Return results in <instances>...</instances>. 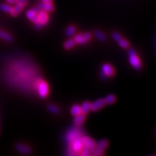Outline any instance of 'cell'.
<instances>
[{
    "mask_svg": "<svg viewBox=\"0 0 156 156\" xmlns=\"http://www.w3.org/2000/svg\"><path fill=\"white\" fill-rule=\"evenodd\" d=\"M26 16L29 20H30L34 23H38V18L37 17V14L34 12L32 9L29 10L26 12Z\"/></svg>",
    "mask_w": 156,
    "mask_h": 156,
    "instance_id": "obj_11",
    "label": "cell"
},
{
    "mask_svg": "<svg viewBox=\"0 0 156 156\" xmlns=\"http://www.w3.org/2000/svg\"><path fill=\"white\" fill-rule=\"evenodd\" d=\"M85 119H86L85 115L81 113L80 115L75 116L74 123L76 126H80L84 122Z\"/></svg>",
    "mask_w": 156,
    "mask_h": 156,
    "instance_id": "obj_13",
    "label": "cell"
},
{
    "mask_svg": "<svg viewBox=\"0 0 156 156\" xmlns=\"http://www.w3.org/2000/svg\"><path fill=\"white\" fill-rule=\"evenodd\" d=\"M38 8L40 10H42V11H44L46 12H50L53 10V6L51 3L42 2L38 5Z\"/></svg>",
    "mask_w": 156,
    "mask_h": 156,
    "instance_id": "obj_12",
    "label": "cell"
},
{
    "mask_svg": "<svg viewBox=\"0 0 156 156\" xmlns=\"http://www.w3.org/2000/svg\"><path fill=\"white\" fill-rule=\"evenodd\" d=\"M48 109L49 111L51 112V113H55V114L59 113L60 112L59 108L55 105H49L48 107Z\"/></svg>",
    "mask_w": 156,
    "mask_h": 156,
    "instance_id": "obj_22",
    "label": "cell"
},
{
    "mask_svg": "<svg viewBox=\"0 0 156 156\" xmlns=\"http://www.w3.org/2000/svg\"><path fill=\"white\" fill-rule=\"evenodd\" d=\"M17 0H6V2L9 4H15Z\"/></svg>",
    "mask_w": 156,
    "mask_h": 156,
    "instance_id": "obj_30",
    "label": "cell"
},
{
    "mask_svg": "<svg viewBox=\"0 0 156 156\" xmlns=\"http://www.w3.org/2000/svg\"><path fill=\"white\" fill-rule=\"evenodd\" d=\"M81 140L83 147L89 148V150H92L96 146V143L95 141L90 137H88V136H83V137H81Z\"/></svg>",
    "mask_w": 156,
    "mask_h": 156,
    "instance_id": "obj_6",
    "label": "cell"
},
{
    "mask_svg": "<svg viewBox=\"0 0 156 156\" xmlns=\"http://www.w3.org/2000/svg\"><path fill=\"white\" fill-rule=\"evenodd\" d=\"M92 38V35L89 33H84L77 34L74 37V41L76 44H84L87 42H89Z\"/></svg>",
    "mask_w": 156,
    "mask_h": 156,
    "instance_id": "obj_4",
    "label": "cell"
},
{
    "mask_svg": "<svg viewBox=\"0 0 156 156\" xmlns=\"http://www.w3.org/2000/svg\"><path fill=\"white\" fill-rule=\"evenodd\" d=\"M42 2L46 3H51L52 0H42Z\"/></svg>",
    "mask_w": 156,
    "mask_h": 156,
    "instance_id": "obj_31",
    "label": "cell"
},
{
    "mask_svg": "<svg viewBox=\"0 0 156 156\" xmlns=\"http://www.w3.org/2000/svg\"><path fill=\"white\" fill-rule=\"evenodd\" d=\"M70 113L73 116H74L80 115V113H81V106L78 105H74L71 107Z\"/></svg>",
    "mask_w": 156,
    "mask_h": 156,
    "instance_id": "obj_16",
    "label": "cell"
},
{
    "mask_svg": "<svg viewBox=\"0 0 156 156\" xmlns=\"http://www.w3.org/2000/svg\"><path fill=\"white\" fill-rule=\"evenodd\" d=\"M90 105H91V104L89 101H84L82 105L81 106V113L85 115L87 114L90 111Z\"/></svg>",
    "mask_w": 156,
    "mask_h": 156,
    "instance_id": "obj_14",
    "label": "cell"
},
{
    "mask_svg": "<svg viewBox=\"0 0 156 156\" xmlns=\"http://www.w3.org/2000/svg\"><path fill=\"white\" fill-rule=\"evenodd\" d=\"M0 9H1L3 12L11 13L12 10V7L11 6H10L9 5H7L5 3H2L0 5Z\"/></svg>",
    "mask_w": 156,
    "mask_h": 156,
    "instance_id": "obj_21",
    "label": "cell"
},
{
    "mask_svg": "<svg viewBox=\"0 0 156 156\" xmlns=\"http://www.w3.org/2000/svg\"><path fill=\"white\" fill-rule=\"evenodd\" d=\"M90 150L89 148H85L83 147V149L81 150V155H89L90 154V152H89Z\"/></svg>",
    "mask_w": 156,
    "mask_h": 156,
    "instance_id": "obj_27",
    "label": "cell"
},
{
    "mask_svg": "<svg viewBox=\"0 0 156 156\" xmlns=\"http://www.w3.org/2000/svg\"><path fill=\"white\" fill-rule=\"evenodd\" d=\"M23 9V6L20 5H19L18 3H16V5L14 7H12V10L11 12V15L13 16H16L18 14H19L20 12L22 11Z\"/></svg>",
    "mask_w": 156,
    "mask_h": 156,
    "instance_id": "obj_15",
    "label": "cell"
},
{
    "mask_svg": "<svg viewBox=\"0 0 156 156\" xmlns=\"http://www.w3.org/2000/svg\"><path fill=\"white\" fill-rule=\"evenodd\" d=\"M76 31V28L74 26H68L66 30V34L68 37H72L74 35Z\"/></svg>",
    "mask_w": 156,
    "mask_h": 156,
    "instance_id": "obj_23",
    "label": "cell"
},
{
    "mask_svg": "<svg viewBox=\"0 0 156 156\" xmlns=\"http://www.w3.org/2000/svg\"><path fill=\"white\" fill-rule=\"evenodd\" d=\"M70 144V150L73 152V154H74V153L77 154L80 152L83 148V145L81 136L74 139L72 141H71Z\"/></svg>",
    "mask_w": 156,
    "mask_h": 156,
    "instance_id": "obj_3",
    "label": "cell"
},
{
    "mask_svg": "<svg viewBox=\"0 0 156 156\" xmlns=\"http://www.w3.org/2000/svg\"><path fill=\"white\" fill-rule=\"evenodd\" d=\"M16 148L18 152H20L23 154H29L31 152V148L28 146L27 145H26L24 144L20 143L16 144Z\"/></svg>",
    "mask_w": 156,
    "mask_h": 156,
    "instance_id": "obj_10",
    "label": "cell"
},
{
    "mask_svg": "<svg viewBox=\"0 0 156 156\" xmlns=\"http://www.w3.org/2000/svg\"><path fill=\"white\" fill-rule=\"evenodd\" d=\"M80 135H81V132L80 129H76V128H73L67 133L66 135V140L67 142L70 143L71 141H72L74 139L81 136Z\"/></svg>",
    "mask_w": 156,
    "mask_h": 156,
    "instance_id": "obj_5",
    "label": "cell"
},
{
    "mask_svg": "<svg viewBox=\"0 0 156 156\" xmlns=\"http://www.w3.org/2000/svg\"><path fill=\"white\" fill-rule=\"evenodd\" d=\"M76 44V42L74 38H70L69 40L66 41L64 44V48L66 50H70Z\"/></svg>",
    "mask_w": 156,
    "mask_h": 156,
    "instance_id": "obj_19",
    "label": "cell"
},
{
    "mask_svg": "<svg viewBox=\"0 0 156 156\" xmlns=\"http://www.w3.org/2000/svg\"><path fill=\"white\" fill-rule=\"evenodd\" d=\"M105 104H109V105H111L114 104L116 100V98L115 95L113 94H109L107 95L105 98Z\"/></svg>",
    "mask_w": 156,
    "mask_h": 156,
    "instance_id": "obj_18",
    "label": "cell"
},
{
    "mask_svg": "<svg viewBox=\"0 0 156 156\" xmlns=\"http://www.w3.org/2000/svg\"><path fill=\"white\" fill-rule=\"evenodd\" d=\"M105 105V102L104 99H98L94 101L93 103L91 104L90 105V110L92 111H99Z\"/></svg>",
    "mask_w": 156,
    "mask_h": 156,
    "instance_id": "obj_8",
    "label": "cell"
},
{
    "mask_svg": "<svg viewBox=\"0 0 156 156\" xmlns=\"http://www.w3.org/2000/svg\"><path fill=\"white\" fill-rule=\"evenodd\" d=\"M113 38L114 40L116 41H119L120 39L122 38L121 35L118 33H114L113 34Z\"/></svg>",
    "mask_w": 156,
    "mask_h": 156,
    "instance_id": "obj_28",
    "label": "cell"
},
{
    "mask_svg": "<svg viewBox=\"0 0 156 156\" xmlns=\"http://www.w3.org/2000/svg\"><path fill=\"white\" fill-rule=\"evenodd\" d=\"M94 36L101 41H104L105 40V35L100 31H96L94 32Z\"/></svg>",
    "mask_w": 156,
    "mask_h": 156,
    "instance_id": "obj_25",
    "label": "cell"
},
{
    "mask_svg": "<svg viewBox=\"0 0 156 156\" xmlns=\"http://www.w3.org/2000/svg\"><path fill=\"white\" fill-rule=\"evenodd\" d=\"M92 152H91V154L92 155H101L104 154V152L102 149H100V148L97 147V146H96V147H94V148L92 149Z\"/></svg>",
    "mask_w": 156,
    "mask_h": 156,
    "instance_id": "obj_24",
    "label": "cell"
},
{
    "mask_svg": "<svg viewBox=\"0 0 156 156\" xmlns=\"http://www.w3.org/2000/svg\"><path fill=\"white\" fill-rule=\"evenodd\" d=\"M129 60L130 65L132 66L135 69L139 70L141 68V62L138 55H136V51L133 49H129L128 51Z\"/></svg>",
    "mask_w": 156,
    "mask_h": 156,
    "instance_id": "obj_1",
    "label": "cell"
},
{
    "mask_svg": "<svg viewBox=\"0 0 156 156\" xmlns=\"http://www.w3.org/2000/svg\"><path fill=\"white\" fill-rule=\"evenodd\" d=\"M37 17L38 18L39 23H41L43 26L47 24L49 22V16L46 11L40 10L37 14Z\"/></svg>",
    "mask_w": 156,
    "mask_h": 156,
    "instance_id": "obj_7",
    "label": "cell"
},
{
    "mask_svg": "<svg viewBox=\"0 0 156 156\" xmlns=\"http://www.w3.org/2000/svg\"><path fill=\"white\" fill-rule=\"evenodd\" d=\"M36 89L38 96L41 98H46L49 93V86L48 83L42 80L37 83Z\"/></svg>",
    "mask_w": 156,
    "mask_h": 156,
    "instance_id": "obj_2",
    "label": "cell"
},
{
    "mask_svg": "<svg viewBox=\"0 0 156 156\" xmlns=\"http://www.w3.org/2000/svg\"><path fill=\"white\" fill-rule=\"evenodd\" d=\"M119 42V44L120 47H122V48H128L129 46V42L126 40V39H123V38H121Z\"/></svg>",
    "mask_w": 156,
    "mask_h": 156,
    "instance_id": "obj_26",
    "label": "cell"
},
{
    "mask_svg": "<svg viewBox=\"0 0 156 156\" xmlns=\"http://www.w3.org/2000/svg\"><path fill=\"white\" fill-rule=\"evenodd\" d=\"M0 38L8 42H11L12 41V37L10 34L6 32H3L2 30H0Z\"/></svg>",
    "mask_w": 156,
    "mask_h": 156,
    "instance_id": "obj_17",
    "label": "cell"
},
{
    "mask_svg": "<svg viewBox=\"0 0 156 156\" xmlns=\"http://www.w3.org/2000/svg\"><path fill=\"white\" fill-rule=\"evenodd\" d=\"M16 3L20 5H22L24 7L27 5V0H17Z\"/></svg>",
    "mask_w": 156,
    "mask_h": 156,
    "instance_id": "obj_29",
    "label": "cell"
},
{
    "mask_svg": "<svg viewBox=\"0 0 156 156\" xmlns=\"http://www.w3.org/2000/svg\"><path fill=\"white\" fill-rule=\"evenodd\" d=\"M108 144H109L108 141L105 139H102L100 140L99 142L98 143V144H96V146L97 147L100 148V149L104 150L107 147V146H108Z\"/></svg>",
    "mask_w": 156,
    "mask_h": 156,
    "instance_id": "obj_20",
    "label": "cell"
},
{
    "mask_svg": "<svg viewBox=\"0 0 156 156\" xmlns=\"http://www.w3.org/2000/svg\"><path fill=\"white\" fill-rule=\"evenodd\" d=\"M102 73L107 77H111L115 74V69L113 67L109 64H104L101 68Z\"/></svg>",
    "mask_w": 156,
    "mask_h": 156,
    "instance_id": "obj_9",
    "label": "cell"
}]
</instances>
